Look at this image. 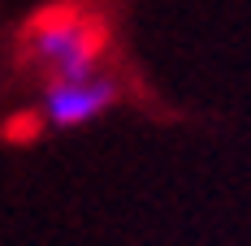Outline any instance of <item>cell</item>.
I'll use <instances>...</instances> for the list:
<instances>
[{
  "mask_svg": "<svg viewBox=\"0 0 251 246\" xmlns=\"http://www.w3.org/2000/svg\"><path fill=\"white\" fill-rule=\"evenodd\" d=\"M113 30L82 0H52L22 26V61L44 69L48 82H82L100 74Z\"/></svg>",
  "mask_w": 251,
  "mask_h": 246,
  "instance_id": "cell-1",
  "label": "cell"
},
{
  "mask_svg": "<svg viewBox=\"0 0 251 246\" xmlns=\"http://www.w3.org/2000/svg\"><path fill=\"white\" fill-rule=\"evenodd\" d=\"M122 99V82L113 74H91L82 82H48L39 112L48 130H78V125L104 117L113 104Z\"/></svg>",
  "mask_w": 251,
  "mask_h": 246,
  "instance_id": "cell-2",
  "label": "cell"
},
{
  "mask_svg": "<svg viewBox=\"0 0 251 246\" xmlns=\"http://www.w3.org/2000/svg\"><path fill=\"white\" fill-rule=\"evenodd\" d=\"M44 112L39 108H26V112H13V117H4L0 121V138L4 143H13V147H26V143H35V138H44Z\"/></svg>",
  "mask_w": 251,
  "mask_h": 246,
  "instance_id": "cell-3",
  "label": "cell"
}]
</instances>
